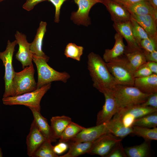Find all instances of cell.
<instances>
[{"label":"cell","mask_w":157,"mask_h":157,"mask_svg":"<svg viewBox=\"0 0 157 157\" xmlns=\"http://www.w3.org/2000/svg\"><path fill=\"white\" fill-rule=\"evenodd\" d=\"M87 63L94 88L98 90L103 88L111 89L116 84L106 63L99 55L93 52L90 53L88 55Z\"/></svg>","instance_id":"obj_1"},{"label":"cell","mask_w":157,"mask_h":157,"mask_svg":"<svg viewBox=\"0 0 157 157\" xmlns=\"http://www.w3.org/2000/svg\"><path fill=\"white\" fill-rule=\"evenodd\" d=\"M119 110L144 102L150 94L144 93L134 86L116 84L111 89Z\"/></svg>","instance_id":"obj_2"},{"label":"cell","mask_w":157,"mask_h":157,"mask_svg":"<svg viewBox=\"0 0 157 157\" xmlns=\"http://www.w3.org/2000/svg\"><path fill=\"white\" fill-rule=\"evenodd\" d=\"M106 65L116 84L134 86L135 72L124 54Z\"/></svg>","instance_id":"obj_3"},{"label":"cell","mask_w":157,"mask_h":157,"mask_svg":"<svg viewBox=\"0 0 157 157\" xmlns=\"http://www.w3.org/2000/svg\"><path fill=\"white\" fill-rule=\"evenodd\" d=\"M49 60L33 55V60L37 68L38 79L37 89L54 81H61L66 83L70 78L68 73L56 71L47 63Z\"/></svg>","instance_id":"obj_4"},{"label":"cell","mask_w":157,"mask_h":157,"mask_svg":"<svg viewBox=\"0 0 157 157\" xmlns=\"http://www.w3.org/2000/svg\"><path fill=\"white\" fill-rule=\"evenodd\" d=\"M51 86V83H50L32 92L18 95L3 97V103L6 105H23L40 112L41 100Z\"/></svg>","instance_id":"obj_5"},{"label":"cell","mask_w":157,"mask_h":157,"mask_svg":"<svg viewBox=\"0 0 157 157\" xmlns=\"http://www.w3.org/2000/svg\"><path fill=\"white\" fill-rule=\"evenodd\" d=\"M16 40L11 42L8 40L6 49L0 52V59L2 61L5 68L3 78L5 82V91L3 97L14 96L13 87V80L15 71L13 66V56L16 45Z\"/></svg>","instance_id":"obj_6"},{"label":"cell","mask_w":157,"mask_h":157,"mask_svg":"<svg viewBox=\"0 0 157 157\" xmlns=\"http://www.w3.org/2000/svg\"><path fill=\"white\" fill-rule=\"evenodd\" d=\"M21 71L15 72L13 80L14 96L33 91L37 89L34 78L35 72L33 64L26 66Z\"/></svg>","instance_id":"obj_7"},{"label":"cell","mask_w":157,"mask_h":157,"mask_svg":"<svg viewBox=\"0 0 157 157\" xmlns=\"http://www.w3.org/2000/svg\"><path fill=\"white\" fill-rule=\"evenodd\" d=\"M103 93L105 98L102 109L97 113L96 125L109 121L119 110V107L111 89H101L99 90Z\"/></svg>","instance_id":"obj_8"},{"label":"cell","mask_w":157,"mask_h":157,"mask_svg":"<svg viewBox=\"0 0 157 157\" xmlns=\"http://www.w3.org/2000/svg\"><path fill=\"white\" fill-rule=\"evenodd\" d=\"M78 6L76 11L72 13L71 19L77 25L87 26L91 24L89 17V12L96 4L101 2V0H74Z\"/></svg>","instance_id":"obj_9"},{"label":"cell","mask_w":157,"mask_h":157,"mask_svg":"<svg viewBox=\"0 0 157 157\" xmlns=\"http://www.w3.org/2000/svg\"><path fill=\"white\" fill-rule=\"evenodd\" d=\"M122 139L110 133L104 135L94 140L88 154L106 157L113 148Z\"/></svg>","instance_id":"obj_10"},{"label":"cell","mask_w":157,"mask_h":157,"mask_svg":"<svg viewBox=\"0 0 157 157\" xmlns=\"http://www.w3.org/2000/svg\"><path fill=\"white\" fill-rule=\"evenodd\" d=\"M15 36L19 45L15 58L21 63L24 69L33 64V54L30 50V43L28 42L26 35L18 31H16Z\"/></svg>","instance_id":"obj_11"},{"label":"cell","mask_w":157,"mask_h":157,"mask_svg":"<svg viewBox=\"0 0 157 157\" xmlns=\"http://www.w3.org/2000/svg\"><path fill=\"white\" fill-rule=\"evenodd\" d=\"M110 13L111 19L114 23H120L130 20L131 14L123 5L113 0H101Z\"/></svg>","instance_id":"obj_12"},{"label":"cell","mask_w":157,"mask_h":157,"mask_svg":"<svg viewBox=\"0 0 157 157\" xmlns=\"http://www.w3.org/2000/svg\"><path fill=\"white\" fill-rule=\"evenodd\" d=\"M109 133L108 122L85 128L69 141L85 142L93 141L101 136Z\"/></svg>","instance_id":"obj_13"},{"label":"cell","mask_w":157,"mask_h":157,"mask_svg":"<svg viewBox=\"0 0 157 157\" xmlns=\"http://www.w3.org/2000/svg\"><path fill=\"white\" fill-rule=\"evenodd\" d=\"M113 26L117 32L119 33L126 41L127 45L124 52L141 49L134 38L130 20L122 23H114Z\"/></svg>","instance_id":"obj_14"},{"label":"cell","mask_w":157,"mask_h":157,"mask_svg":"<svg viewBox=\"0 0 157 157\" xmlns=\"http://www.w3.org/2000/svg\"><path fill=\"white\" fill-rule=\"evenodd\" d=\"M46 140L38 129L33 120L31 124L30 132L26 137V143L28 156L33 157L36 150Z\"/></svg>","instance_id":"obj_15"},{"label":"cell","mask_w":157,"mask_h":157,"mask_svg":"<svg viewBox=\"0 0 157 157\" xmlns=\"http://www.w3.org/2000/svg\"><path fill=\"white\" fill-rule=\"evenodd\" d=\"M131 14L144 30L149 37L157 40V19L152 15H138L133 14Z\"/></svg>","instance_id":"obj_16"},{"label":"cell","mask_w":157,"mask_h":157,"mask_svg":"<svg viewBox=\"0 0 157 157\" xmlns=\"http://www.w3.org/2000/svg\"><path fill=\"white\" fill-rule=\"evenodd\" d=\"M47 24L46 22H40L34 38L30 43V48L33 55L49 60V57L45 54L42 50L43 40L47 31Z\"/></svg>","instance_id":"obj_17"},{"label":"cell","mask_w":157,"mask_h":157,"mask_svg":"<svg viewBox=\"0 0 157 157\" xmlns=\"http://www.w3.org/2000/svg\"><path fill=\"white\" fill-rule=\"evenodd\" d=\"M29 108L32 113L34 120L38 129L46 139L51 143L56 142L57 139L46 118L43 117L40 112L36 109L32 108Z\"/></svg>","instance_id":"obj_18"},{"label":"cell","mask_w":157,"mask_h":157,"mask_svg":"<svg viewBox=\"0 0 157 157\" xmlns=\"http://www.w3.org/2000/svg\"><path fill=\"white\" fill-rule=\"evenodd\" d=\"M134 86L143 92L151 94L157 92V74L135 78Z\"/></svg>","instance_id":"obj_19"},{"label":"cell","mask_w":157,"mask_h":157,"mask_svg":"<svg viewBox=\"0 0 157 157\" xmlns=\"http://www.w3.org/2000/svg\"><path fill=\"white\" fill-rule=\"evenodd\" d=\"M115 44L111 49L105 50L103 59L106 63H108L124 54L126 48L123 38L119 33H116L114 36Z\"/></svg>","instance_id":"obj_20"},{"label":"cell","mask_w":157,"mask_h":157,"mask_svg":"<svg viewBox=\"0 0 157 157\" xmlns=\"http://www.w3.org/2000/svg\"><path fill=\"white\" fill-rule=\"evenodd\" d=\"M108 127L109 133L120 139L131 134L132 132V127L125 126L119 118L115 115L108 122Z\"/></svg>","instance_id":"obj_21"},{"label":"cell","mask_w":157,"mask_h":157,"mask_svg":"<svg viewBox=\"0 0 157 157\" xmlns=\"http://www.w3.org/2000/svg\"><path fill=\"white\" fill-rule=\"evenodd\" d=\"M124 6L131 14L138 15H152L157 19V9L154 8L147 0L141 1Z\"/></svg>","instance_id":"obj_22"},{"label":"cell","mask_w":157,"mask_h":157,"mask_svg":"<svg viewBox=\"0 0 157 157\" xmlns=\"http://www.w3.org/2000/svg\"><path fill=\"white\" fill-rule=\"evenodd\" d=\"M156 112H157V109L139 104L120 109L116 113L128 115L135 119Z\"/></svg>","instance_id":"obj_23"},{"label":"cell","mask_w":157,"mask_h":157,"mask_svg":"<svg viewBox=\"0 0 157 157\" xmlns=\"http://www.w3.org/2000/svg\"><path fill=\"white\" fill-rule=\"evenodd\" d=\"M93 141L85 142L68 141L70 142L68 143L69 150L68 152L59 157H76L88 153L91 147Z\"/></svg>","instance_id":"obj_24"},{"label":"cell","mask_w":157,"mask_h":157,"mask_svg":"<svg viewBox=\"0 0 157 157\" xmlns=\"http://www.w3.org/2000/svg\"><path fill=\"white\" fill-rule=\"evenodd\" d=\"M72 122L70 117L65 115L51 117V126L57 139L60 138L65 128Z\"/></svg>","instance_id":"obj_25"},{"label":"cell","mask_w":157,"mask_h":157,"mask_svg":"<svg viewBox=\"0 0 157 157\" xmlns=\"http://www.w3.org/2000/svg\"><path fill=\"white\" fill-rule=\"evenodd\" d=\"M150 142L145 140L140 145L125 147L124 150L127 157L149 156L150 154Z\"/></svg>","instance_id":"obj_26"},{"label":"cell","mask_w":157,"mask_h":157,"mask_svg":"<svg viewBox=\"0 0 157 157\" xmlns=\"http://www.w3.org/2000/svg\"><path fill=\"white\" fill-rule=\"evenodd\" d=\"M124 54L134 72L147 62L143 50L142 49L132 51L125 52Z\"/></svg>","instance_id":"obj_27"},{"label":"cell","mask_w":157,"mask_h":157,"mask_svg":"<svg viewBox=\"0 0 157 157\" xmlns=\"http://www.w3.org/2000/svg\"><path fill=\"white\" fill-rule=\"evenodd\" d=\"M131 134L143 138L145 140L151 142L157 140L156 127L147 128L133 126Z\"/></svg>","instance_id":"obj_28"},{"label":"cell","mask_w":157,"mask_h":157,"mask_svg":"<svg viewBox=\"0 0 157 157\" xmlns=\"http://www.w3.org/2000/svg\"><path fill=\"white\" fill-rule=\"evenodd\" d=\"M85 128L72 121L63 132L59 142H67Z\"/></svg>","instance_id":"obj_29"},{"label":"cell","mask_w":157,"mask_h":157,"mask_svg":"<svg viewBox=\"0 0 157 157\" xmlns=\"http://www.w3.org/2000/svg\"><path fill=\"white\" fill-rule=\"evenodd\" d=\"M133 126L153 128L157 126V112L150 113L134 120Z\"/></svg>","instance_id":"obj_30"},{"label":"cell","mask_w":157,"mask_h":157,"mask_svg":"<svg viewBox=\"0 0 157 157\" xmlns=\"http://www.w3.org/2000/svg\"><path fill=\"white\" fill-rule=\"evenodd\" d=\"M33 157H58L53 150L51 142L46 140L34 153Z\"/></svg>","instance_id":"obj_31"},{"label":"cell","mask_w":157,"mask_h":157,"mask_svg":"<svg viewBox=\"0 0 157 157\" xmlns=\"http://www.w3.org/2000/svg\"><path fill=\"white\" fill-rule=\"evenodd\" d=\"M84 48L75 43H69L66 45L64 51V54L67 58H70L80 61L83 53Z\"/></svg>","instance_id":"obj_32"},{"label":"cell","mask_w":157,"mask_h":157,"mask_svg":"<svg viewBox=\"0 0 157 157\" xmlns=\"http://www.w3.org/2000/svg\"><path fill=\"white\" fill-rule=\"evenodd\" d=\"M132 30L135 40L140 46L141 40L149 37L143 28L131 16L130 19Z\"/></svg>","instance_id":"obj_33"},{"label":"cell","mask_w":157,"mask_h":157,"mask_svg":"<svg viewBox=\"0 0 157 157\" xmlns=\"http://www.w3.org/2000/svg\"><path fill=\"white\" fill-rule=\"evenodd\" d=\"M140 46L141 49L147 52L157 50V40L149 37L142 40Z\"/></svg>","instance_id":"obj_34"},{"label":"cell","mask_w":157,"mask_h":157,"mask_svg":"<svg viewBox=\"0 0 157 157\" xmlns=\"http://www.w3.org/2000/svg\"><path fill=\"white\" fill-rule=\"evenodd\" d=\"M121 141L118 142L113 148L106 157H126Z\"/></svg>","instance_id":"obj_35"},{"label":"cell","mask_w":157,"mask_h":157,"mask_svg":"<svg viewBox=\"0 0 157 157\" xmlns=\"http://www.w3.org/2000/svg\"><path fill=\"white\" fill-rule=\"evenodd\" d=\"M153 74L146 65V63L142 65L134 72L135 78L147 76Z\"/></svg>","instance_id":"obj_36"},{"label":"cell","mask_w":157,"mask_h":157,"mask_svg":"<svg viewBox=\"0 0 157 157\" xmlns=\"http://www.w3.org/2000/svg\"><path fill=\"white\" fill-rule=\"evenodd\" d=\"M68 0H48L51 3L55 8V14L54 21L55 22L58 23L60 21V15L61 7L65 1Z\"/></svg>","instance_id":"obj_37"},{"label":"cell","mask_w":157,"mask_h":157,"mask_svg":"<svg viewBox=\"0 0 157 157\" xmlns=\"http://www.w3.org/2000/svg\"><path fill=\"white\" fill-rule=\"evenodd\" d=\"M140 104L157 109V92L150 94L145 101Z\"/></svg>","instance_id":"obj_38"},{"label":"cell","mask_w":157,"mask_h":157,"mask_svg":"<svg viewBox=\"0 0 157 157\" xmlns=\"http://www.w3.org/2000/svg\"><path fill=\"white\" fill-rule=\"evenodd\" d=\"M46 1L48 0H26L22 5V8L29 11L32 10L36 5L39 3Z\"/></svg>","instance_id":"obj_39"},{"label":"cell","mask_w":157,"mask_h":157,"mask_svg":"<svg viewBox=\"0 0 157 157\" xmlns=\"http://www.w3.org/2000/svg\"><path fill=\"white\" fill-rule=\"evenodd\" d=\"M68 148V144L67 142H59L57 144L53 146V150L56 154H59L64 152Z\"/></svg>","instance_id":"obj_40"},{"label":"cell","mask_w":157,"mask_h":157,"mask_svg":"<svg viewBox=\"0 0 157 157\" xmlns=\"http://www.w3.org/2000/svg\"><path fill=\"white\" fill-rule=\"evenodd\" d=\"M143 51L147 62H157V50L151 52Z\"/></svg>","instance_id":"obj_41"},{"label":"cell","mask_w":157,"mask_h":157,"mask_svg":"<svg viewBox=\"0 0 157 157\" xmlns=\"http://www.w3.org/2000/svg\"><path fill=\"white\" fill-rule=\"evenodd\" d=\"M146 64L153 74H157V62H147Z\"/></svg>","instance_id":"obj_42"},{"label":"cell","mask_w":157,"mask_h":157,"mask_svg":"<svg viewBox=\"0 0 157 157\" xmlns=\"http://www.w3.org/2000/svg\"><path fill=\"white\" fill-rule=\"evenodd\" d=\"M124 6L133 3L143 0H113Z\"/></svg>","instance_id":"obj_43"},{"label":"cell","mask_w":157,"mask_h":157,"mask_svg":"<svg viewBox=\"0 0 157 157\" xmlns=\"http://www.w3.org/2000/svg\"><path fill=\"white\" fill-rule=\"evenodd\" d=\"M155 9H157V0H147Z\"/></svg>","instance_id":"obj_44"},{"label":"cell","mask_w":157,"mask_h":157,"mask_svg":"<svg viewBox=\"0 0 157 157\" xmlns=\"http://www.w3.org/2000/svg\"><path fill=\"white\" fill-rule=\"evenodd\" d=\"M3 157V153L1 148L0 147V157Z\"/></svg>","instance_id":"obj_45"},{"label":"cell","mask_w":157,"mask_h":157,"mask_svg":"<svg viewBox=\"0 0 157 157\" xmlns=\"http://www.w3.org/2000/svg\"><path fill=\"white\" fill-rule=\"evenodd\" d=\"M4 0H0V2H2V1H4Z\"/></svg>","instance_id":"obj_46"}]
</instances>
